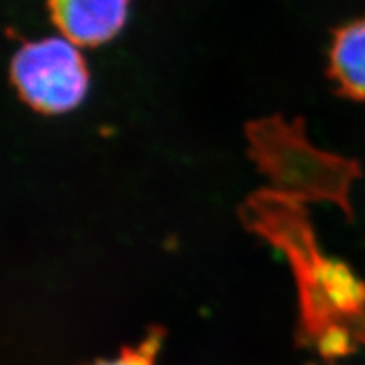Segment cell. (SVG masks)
<instances>
[{
    "label": "cell",
    "mask_w": 365,
    "mask_h": 365,
    "mask_svg": "<svg viewBox=\"0 0 365 365\" xmlns=\"http://www.w3.org/2000/svg\"><path fill=\"white\" fill-rule=\"evenodd\" d=\"M255 158L277 190L304 201H330L351 218V185L362 175L356 160L319 151L307 142L303 123L269 119L248 133Z\"/></svg>",
    "instance_id": "obj_1"
},
{
    "label": "cell",
    "mask_w": 365,
    "mask_h": 365,
    "mask_svg": "<svg viewBox=\"0 0 365 365\" xmlns=\"http://www.w3.org/2000/svg\"><path fill=\"white\" fill-rule=\"evenodd\" d=\"M329 76L341 96L365 102V16L334 32Z\"/></svg>",
    "instance_id": "obj_4"
},
{
    "label": "cell",
    "mask_w": 365,
    "mask_h": 365,
    "mask_svg": "<svg viewBox=\"0 0 365 365\" xmlns=\"http://www.w3.org/2000/svg\"><path fill=\"white\" fill-rule=\"evenodd\" d=\"M11 79L20 98L44 114L76 108L88 87V72L76 44L60 37L23 44L11 63Z\"/></svg>",
    "instance_id": "obj_2"
},
{
    "label": "cell",
    "mask_w": 365,
    "mask_h": 365,
    "mask_svg": "<svg viewBox=\"0 0 365 365\" xmlns=\"http://www.w3.org/2000/svg\"><path fill=\"white\" fill-rule=\"evenodd\" d=\"M158 344H160L158 335L153 334L150 338L145 339L140 346L125 350L122 355L116 358L101 361L93 365H154Z\"/></svg>",
    "instance_id": "obj_5"
},
{
    "label": "cell",
    "mask_w": 365,
    "mask_h": 365,
    "mask_svg": "<svg viewBox=\"0 0 365 365\" xmlns=\"http://www.w3.org/2000/svg\"><path fill=\"white\" fill-rule=\"evenodd\" d=\"M53 23L76 46L110 41L127 20L128 0H49Z\"/></svg>",
    "instance_id": "obj_3"
}]
</instances>
